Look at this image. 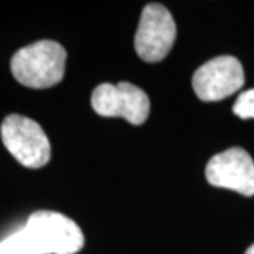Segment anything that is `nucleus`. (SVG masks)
<instances>
[{"mask_svg": "<svg viewBox=\"0 0 254 254\" xmlns=\"http://www.w3.org/2000/svg\"><path fill=\"white\" fill-rule=\"evenodd\" d=\"M24 229L44 254H75L85 243L79 226L58 212L38 210L28 218Z\"/></svg>", "mask_w": 254, "mask_h": 254, "instance_id": "obj_3", "label": "nucleus"}, {"mask_svg": "<svg viewBox=\"0 0 254 254\" xmlns=\"http://www.w3.org/2000/svg\"><path fill=\"white\" fill-rule=\"evenodd\" d=\"M245 83L240 61L232 55H220L196 69L192 88L200 100L216 102L236 93Z\"/></svg>", "mask_w": 254, "mask_h": 254, "instance_id": "obj_6", "label": "nucleus"}, {"mask_svg": "<svg viewBox=\"0 0 254 254\" xmlns=\"http://www.w3.org/2000/svg\"><path fill=\"white\" fill-rule=\"evenodd\" d=\"M0 254H44L26 229L0 243Z\"/></svg>", "mask_w": 254, "mask_h": 254, "instance_id": "obj_8", "label": "nucleus"}, {"mask_svg": "<svg viewBox=\"0 0 254 254\" xmlns=\"http://www.w3.org/2000/svg\"><path fill=\"white\" fill-rule=\"evenodd\" d=\"M233 113L240 119H254V89L243 92L233 105Z\"/></svg>", "mask_w": 254, "mask_h": 254, "instance_id": "obj_9", "label": "nucleus"}, {"mask_svg": "<svg viewBox=\"0 0 254 254\" xmlns=\"http://www.w3.org/2000/svg\"><path fill=\"white\" fill-rule=\"evenodd\" d=\"M205 175L213 187L236 190L245 196L254 195V161L240 147L229 148L212 157Z\"/></svg>", "mask_w": 254, "mask_h": 254, "instance_id": "obj_7", "label": "nucleus"}, {"mask_svg": "<svg viewBox=\"0 0 254 254\" xmlns=\"http://www.w3.org/2000/svg\"><path fill=\"white\" fill-rule=\"evenodd\" d=\"M66 63V51L61 44L41 40L18 50L13 55L11 73L21 85L44 89L63 81Z\"/></svg>", "mask_w": 254, "mask_h": 254, "instance_id": "obj_1", "label": "nucleus"}, {"mask_svg": "<svg viewBox=\"0 0 254 254\" xmlns=\"http://www.w3.org/2000/svg\"><path fill=\"white\" fill-rule=\"evenodd\" d=\"M1 138L9 153L28 168L44 167L51 157V145L41 126L31 119L10 115L1 125Z\"/></svg>", "mask_w": 254, "mask_h": 254, "instance_id": "obj_2", "label": "nucleus"}, {"mask_svg": "<svg viewBox=\"0 0 254 254\" xmlns=\"http://www.w3.org/2000/svg\"><path fill=\"white\" fill-rule=\"evenodd\" d=\"M246 254H254V245L252 247H249V250L246 252Z\"/></svg>", "mask_w": 254, "mask_h": 254, "instance_id": "obj_10", "label": "nucleus"}, {"mask_svg": "<svg viewBox=\"0 0 254 254\" xmlns=\"http://www.w3.org/2000/svg\"><path fill=\"white\" fill-rule=\"evenodd\" d=\"M91 103L100 116L123 118L131 125H143L150 113L147 93L128 82L100 83L92 93Z\"/></svg>", "mask_w": 254, "mask_h": 254, "instance_id": "obj_5", "label": "nucleus"}, {"mask_svg": "<svg viewBox=\"0 0 254 254\" xmlns=\"http://www.w3.org/2000/svg\"><path fill=\"white\" fill-rule=\"evenodd\" d=\"M177 37V26L173 16L163 4H147L138 23L134 48L145 63H158L171 51Z\"/></svg>", "mask_w": 254, "mask_h": 254, "instance_id": "obj_4", "label": "nucleus"}]
</instances>
